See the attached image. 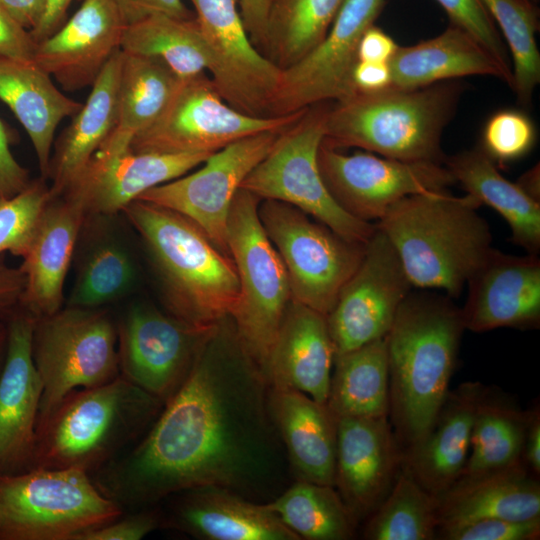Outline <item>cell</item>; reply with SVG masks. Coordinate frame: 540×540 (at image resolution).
<instances>
[{
    "label": "cell",
    "mask_w": 540,
    "mask_h": 540,
    "mask_svg": "<svg viewBox=\"0 0 540 540\" xmlns=\"http://www.w3.org/2000/svg\"><path fill=\"white\" fill-rule=\"evenodd\" d=\"M35 49L30 31L0 8V57L33 60Z\"/></svg>",
    "instance_id": "cell-50"
},
{
    "label": "cell",
    "mask_w": 540,
    "mask_h": 540,
    "mask_svg": "<svg viewBox=\"0 0 540 540\" xmlns=\"http://www.w3.org/2000/svg\"><path fill=\"white\" fill-rule=\"evenodd\" d=\"M32 357L43 387L37 430L73 391L120 375L116 322L102 307L67 306L36 318Z\"/></svg>",
    "instance_id": "cell-9"
},
{
    "label": "cell",
    "mask_w": 540,
    "mask_h": 540,
    "mask_svg": "<svg viewBox=\"0 0 540 540\" xmlns=\"http://www.w3.org/2000/svg\"><path fill=\"white\" fill-rule=\"evenodd\" d=\"M30 182L29 171L15 159L9 133L0 119V198L16 195Z\"/></svg>",
    "instance_id": "cell-49"
},
{
    "label": "cell",
    "mask_w": 540,
    "mask_h": 540,
    "mask_svg": "<svg viewBox=\"0 0 540 540\" xmlns=\"http://www.w3.org/2000/svg\"><path fill=\"white\" fill-rule=\"evenodd\" d=\"M384 5L385 0H344L323 40L298 62L281 70L268 115H288L354 95L359 41Z\"/></svg>",
    "instance_id": "cell-14"
},
{
    "label": "cell",
    "mask_w": 540,
    "mask_h": 540,
    "mask_svg": "<svg viewBox=\"0 0 540 540\" xmlns=\"http://www.w3.org/2000/svg\"><path fill=\"white\" fill-rule=\"evenodd\" d=\"M461 308L465 329H535L540 324V259L491 248L468 278Z\"/></svg>",
    "instance_id": "cell-20"
},
{
    "label": "cell",
    "mask_w": 540,
    "mask_h": 540,
    "mask_svg": "<svg viewBox=\"0 0 540 540\" xmlns=\"http://www.w3.org/2000/svg\"><path fill=\"white\" fill-rule=\"evenodd\" d=\"M438 526L481 518H540V483L524 464L460 477L437 498Z\"/></svg>",
    "instance_id": "cell-30"
},
{
    "label": "cell",
    "mask_w": 540,
    "mask_h": 540,
    "mask_svg": "<svg viewBox=\"0 0 540 540\" xmlns=\"http://www.w3.org/2000/svg\"><path fill=\"white\" fill-rule=\"evenodd\" d=\"M279 133L266 131L239 139L211 154L197 171L153 187L138 199L189 218L230 256L226 234L233 198Z\"/></svg>",
    "instance_id": "cell-16"
},
{
    "label": "cell",
    "mask_w": 540,
    "mask_h": 540,
    "mask_svg": "<svg viewBox=\"0 0 540 540\" xmlns=\"http://www.w3.org/2000/svg\"><path fill=\"white\" fill-rule=\"evenodd\" d=\"M398 45L383 30L370 26L361 36L358 44V61L388 63Z\"/></svg>",
    "instance_id": "cell-52"
},
{
    "label": "cell",
    "mask_w": 540,
    "mask_h": 540,
    "mask_svg": "<svg viewBox=\"0 0 540 540\" xmlns=\"http://www.w3.org/2000/svg\"><path fill=\"white\" fill-rule=\"evenodd\" d=\"M135 281L128 250L114 238L102 239L83 257L67 306L101 308L125 297Z\"/></svg>",
    "instance_id": "cell-41"
},
{
    "label": "cell",
    "mask_w": 540,
    "mask_h": 540,
    "mask_svg": "<svg viewBox=\"0 0 540 540\" xmlns=\"http://www.w3.org/2000/svg\"><path fill=\"white\" fill-rule=\"evenodd\" d=\"M412 287L394 247L376 226L326 316L335 355L385 337Z\"/></svg>",
    "instance_id": "cell-17"
},
{
    "label": "cell",
    "mask_w": 540,
    "mask_h": 540,
    "mask_svg": "<svg viewBox=\"0 0 540 540\" xmlns=\"http://www.w3.org/2000/svg\"><path fill=\"white\" fill-rule=\"evenodd\" d=\"M480 206L467 193L422 192L394 203L375 224L394 247L413 287L457 298L492 248Z\"/></svg>",
    "instance_id": "cell-4"
},
{
    "label": "cell",
    "mask_w": 540,
    "mask_h": 540,
    "mask_svg": "<svg viewBox=\"0 0 540 540\" xmlns=\"http://www.w3.org/2000/svg\"><path fill=\"white\" fill-rule=\"evenodd\" d=\"M260 202L238 189L226 240L239 282V297L229 318L240 346L263 372L291 292L285 266L260 222Z\"/></svg>",
    "instance_id": "cell-8"
},
{
    "label": "cell",
    "mask_w": 540,
    "mask_h": 540,
    "mask_svg": "<svg viewBox=\"0 0 540 540\" xmlns=\"http://www.w3.org/2000/svg\"><path fill=\"white\" fill-rule=\"evenodd\" d=\"M123 514L79 468L0 474V540H74Z\"/></svg>",
    "instance_id": "cell-7"
},
{
    "label": "cell",
    "mask_w": 540,
    "mask_h": 540,
    "mask_svg": "<svg viewBox=\"0 0 540 540\" xmlns=\"http://www.w3.org/2000/svg\"><path fill=\"white\" fill-rule=\"evenodd\" d=\"M523 463L535 476L540 474V413L539 407L529 410L523 446Z\"/></svg>",
    "instance_id": "cell-55"
},
{
    "label": "cell",
    "mask_w": 540,
    "mask_h": 540,
    "mask_svg": "<svg viewBox=\"0 0 540 540\" xmlns=\"http://www.w3.org/2000/svg\"><path fill=\"white\" fill-rule=\"evenodd\" d=\"M210 155L95 152L82 173L61 194L79 200L87 217L113 216L147 190L187 174Z\"/></svg>",
    "instance_id": "cell-23"
},
{
    "label": "cell",
    "mask_w": 540,
    "mask_h": 540,
    "mask_svg": "<svg viewBox=\"0 0 540 540\" xmlns=\"http://www.w3.org/2000/svg\"><path fill=\"white\" fill-rule=\"evenodd\" d=\"M265 504L300 539L349 540L359 525L330 485L294 480Z\"/></svg>",
    "instance_id": "cell-38"
},
{
    "label": "cell",
    "mask_w": 540,
    "mask_h": 540,
    "mask_svg": "<svg viewBox=\"0 0 540 540\" xmlns=\"http://www.w3.org/2000/svg\"><path fill=\"white\" fill-rule=\"evenodd\" d=\"M536 141L531 119L518 110H501L487 121L480 148L495 163L515 161L527 155Z\"/></svg>",
    "instance_id": "cell-44"
},
{
    "label": "cell",
    "mask_w": 540,
    "mask_h": 540,
    "mask_svg": "<svg viewBox=\"0 0 540 540\" xmlns=\"http://www.w3.org/2000/svg\"><path fill=\"white\" fill-rule=\"evenodd\" d=\"M210 55L211 80L234 109L269 116L281 70L251 42L238 0H190Z\"/></svg>",
    "instance_id": "cell-18"
},
{
    "label": "cell",
    "mask_w": 540,
    "mask_h": 540,
    "mask_svg": "<svg viewBox=\"0 0 540 540\" xmlns=\"http://www.w3.org/2000/svg\"><path fill=\"white\" fill-rule=\"evenodd\" d=\"M390 87L411 89L453 78L486 75L512 87V70L479 41L450 23L444 32L412 46L399 47L388 62Z\"/></svg>",
    "instance_id": "cell-29"
},
{
    "label": "cell",
    "mask_w": 540,
    "mask_h": 540,
    "mask_svg": "<svg viewBox=\"0 0 540 540\" xmlns=\"http://www.w3.org/2000/svg\"><path fill=\"white\" fill-rule=\"evenodd\" d=\"M51 199L43 177L31 180L14 196L0 198V254L10 252L21 258L26 254Z\"/></svg>",
    "instance_id": "cell-43"
},
{
    "label": "cell",
    "mask_w": 540,
    "mask_h": 540,
    "mask_svg": "<svg viewBox=\"0 0 540 540\" xmlns=\"http://www.w3.org/2000/svg\"><path fill=\"white\" fill-rule=\"evenodd\" d=\"M496 21L513 61L512 89L518 101L527 105L540 82V53L536 42L539 28L537 5L522 0H480Z\"/></svg>",
    "instance_id": "cell-42"
},
{
    "label": "cell",
    "mask_w": 540,
    "mask_h": 540,
    "mask_svg": "<svg viewBox=\"0 0 540 540\" xmlns=\"http://www.w3.org/2000/svg\"><path fill=\"white\" fill-rule=\"evenodd\" d=\"M308 109V108H307ZM307 109L283 116H251L231 107L206 73L180 79L157 119L137 134L135 153H209L266 131L281 132Z\"/></svg>",
    "instance_id": "cell-12"
},
{
    "label": "cell",
    "mask_w": 540,
    "mask_h": 540,
    "mask_svg": "<svg viewBox=\"0 0 540 540\" xmlns=\"http://www.w3.org/2000/svg\"><path fill=\"white\" fill-rule=\"evenodd\" d=\"M528 415L529 411L486 388L476 409L469 455L460 477L480 476L524 464Z\"/></svg>",
    "instance_id": "cell-36"
},
{
    "label": "cell",
    "mask_w": 540,
    "mask_h": 540,
    "mask_svg": "<svg viewBox=\"0 0 540 540\" xmlns=\"http://www.w3.org/2000/svg\"><path fill=\"white\" fill-rule=\"evenodd\" d=\"M122 51L118 50L91 86L90 94L58 137L48 178L52 197L77 179L113 130L117 117Z\"/></svg>",
    "instance_id": "cell-32"
},
{
    "label": "cell",
    "mask_w": 540,
    "mask_h": 540,
    "mask_svg": "<svg viewBox=\"0 0 540 540\" xmlns=\"http://www.w3.org/2000/svg\"><path fill=\"white\" fill-rule=\"evenodd\" d=\"M326 405L336 418L380 417L389 413L386 338L334 356Z\"/></svg>",
    "instance_id": "cell-35"
},
{
    "label": "cell",
    "mask_w": 540,
    "mask_h": 540,
    "mask_svg": "<svg viewBox=\"0 0 540 540\" xmlns=\"http://www.w3.org/2000/svg\"><path fill=\"white\" fill-rule=\"evenodd\" d=\"M46 0H0V8L31 31L39 23Z\"/></svg>",
    "instance_id": "cell-56"
},
{
    "label": "cell",
    "mask_w": 540,
    "mask_h": 540,
    "mask_svg": "<svg viewBox=\"0 0 540 540\" xmlns=\"http://www.w3.org/2000/svg\"><path fill=\"white\" fill-rule=\"evenodd\" d=\"M516 183L530 198L540 202L539 164L523 173Z\"/></svg>",
    "instance_id": "cell-57"
},
{
    "label": "cell",
    "mask_w": 540,
    "mask_h": 540,
    "mask_svg": "<svg viewBox=\"0 0 540 540\" xmlns=\"http://www.w3.org/2000/svg\"><path fill=\"white\" fill-rule=\"evenodd\" d=\"M25 275L20 267H12L0 254V323H6L20 308L25 291Z\"/></svg>",
    "instance_id": "cell-51"
},
{
    "label": "cell",
    "mask_w": 540,
    "mask_h": 540,
    "mask_svg": "<svg viewBox=\"0 0 540 540\" xmlns=\"http://www.w3.org/2000/svg\"><path fill=\"white\" fill-rule=\"evenodd\" d=\"M132 512L82 532L74 540H140L162 526V514L158 506Z\"/></svg>",
    "instance_id": "cell-47"
},
{
    "label": "cell",
    "mask_w": 540,
    "mask_h": 540,
    "mask_svg": "<svg viewBox=\"0 0 540 540\" xmlns=\"http://www.w3.org/2000/svg\"><path fill=\"white\" fill-rule=\"evenodd\" d=\"M334 356L326 316L290 300L263 373L270 388L299 391L326 404Z\"/></svg>",
    "instance_id": "cell-25"
},
{
    "label": "cell",
    "mask_w": 540,
    "mask_h": 540,
    "mask_svg": "<svg viewBox=\"0 0 540 540\" xmlns=\"http://www.w3.org/2000/svg\"><path fill=\"white\" fill-rule=\"evenodd\" d=\"M124 27L113 0H83L60 28L36 44L33 60L65 91L92 86L120 50Z\"/></svg>",
    "instance_id": "cell-22"
},
{
    "label": "cell",
    "mask_w": 540,
    "mask_h": 540,
    "mask_svg": "<svg viewBox=\"0 0 540 540\" xmlns=\"http://www.w3.org/2000/svg\"><path fill=\"white\" fill-rule=\"evenodd\" d=\"M122 213L149 254L166 312L198 327L230 316L239 297L236 267L197 224L140 199Z\"/></svg>",
    "instance_id": "cell-3"
},
{
    "label": "cell",
    "mask_w": 540,
    "mask_h": 540,
    "mask_svg": "<svg viewBox=\"0 0 540 540\" xmlns=\"http://www.w3.org/2000/svg\"><path fill=\"white\" fill-rule=\"evenodd\" d=\"M164 403L121 375L67 395L36 430L34 468L90 475L134 446Z\"/></svg>",
    "instance_id": "cell-6"
},
{
    "label": "cell",
    "mask_w": 540,
    "mask_h": 540,
    "mask_svg": "<svg viewBox=\"0 0 540 540\" xmlns=\"http://www.w3.org/2000/svg\"><path fill=\"white\" fill-rule=\"evenodd\" d=\"M318 166L338 205L351 216L370 223L378 221L390 206L406 196L447 190L456 183L441 163L407 162L368 152L344 154L323 142Z\"/></svg>",
    "instance_id": "cell-15"
},
{
    "label": "cell",
    "mask_w": 540,
    "mask_h": 540,
    "mask_svg": "<svg viewBox=\"0 0 540 540\" xmlns=\"http://www.w3.org/2000/svg\"><path fill=\"white\" fill-rule=\"evenodd\" d=\"M444 165L467 194L503 217L514 244L528 254H539L540 202L502 176L496 163L480 147L446 156Z\"/></svg>",
    "instance_id": "cell-33"
},
{
    "label": "cell",
    "mask_w": 540,
    "mask_h": 540,
    "mask_svg": "<svg viewBox=\"0 0 540 540\" xmlns=\"http://www.w3.org/2000/svg\"><path fill=\"white\" fill-rule=\"evenodd\" d=\"M113 2L125 26L157 14L181 19L195 17V13L190 11L182 0H113Z\"/></svg>",
    "instance_id": "cell-48"
},
{
    "label": "cell",
    "mask_w": 540,
    "mask_h": 540,
    "mask_svg": "<svg viewBox=\"0 0 540 540\" xmlns=\"http://www.w3.org/2000/svg\"><path fill=\"white\" fill-rule=\"evenodd\" d=\"M35 319L20 308L7 321V349L0 372V474L34 468L43 390L32 357Z\"/></svg>",
    "instance_id": "cell-21"
},
{
    "label": "cell",
    "mask_w": 540,
    "mask_h": 540,
    "mask_svg": "<svg viewBox=\"0 0 540 540\" xmlns=\"http://www.w3.org/2000/svg\"><path fill=\"white\" fill-rule=\"evenodd\" d=\"M162 526L203 540H301L266 506L222 488L186 490L167 499ZM164 500V501H165Z\"/></svg>",
    "instance_id": "cell-24"
},
{
    "label": "cell",
    "mask_w": 540,
    "mask_h": 540,
    "mask_svg": "<svg viewBox=\"0 0 540 540\" xmlns=\"http://www.w3.org/2000/svg\"><path fill=\"white\" fill-rule=\"evenodd\" d=\"M328 106V102H323L309 107L300 119L281 131L269 153L240 188L261 201L292 205L345 239L366 243L376 224L344 211L330 194L319 170L318 151L324 138Z\"/></svg>",
    "instance_id": "cell-10"
},
{
    "label": "cell",
    "mask_w": 540,
    "mask_h": 540,
    "mask_svg": "<svg viewBox=\"0 0 540 540\" xmlns=\"http://www.w3.org/2000/svg\"><path fill=\"white\" fill-rule=\"evenodd\" d=\"M401 461L388 416L337 418L334 487L358 524L386 498Z\"/></svg>",
    "instance_id": "cell-19"
},
{
    "label": "cell",
    "mask_w": 540,
    "mask_h": 540,
    "mask_svg": "<svg viewBox=\"0 0 540 540\" xmlns=\"http://www.w3.org/2000/svg\"><path fill=\"white\" fill-rule=\"evenodd\" d=\"M0 100L28 134L41 177L47 179L57 126L64 118L72 117L82 103L63 94L34 60L1 57Z\"/></svg>",
    "instance_id": "cell-31"
},
{
    "label": "cell",
    "mask_w": 540,
    "mask_h": 540,
    "mask_svg": "<svg viewBox=\"0 0 540 540\" xmlns=\"http://www.w3.org/2000/svg\"><path fill=\"white\" fill-rule=\"evenodd\" d=\"M258 215L288 275L291 300L325 316L358 267L366 243L349 241L298 208L262 200Z\"/></svg>",
    "instance_id": "cell-11"
},
{
    "label": "cell",
    "mask_w": 540,
    "mask_h": 540,
    "mask_svg": "<svg viewBox=\"0 0 540 540\" xmlns=\"http://www.w3.org/2000/svg\"><path fill=\"white\" fill-rule=\"evenodd\" d=\"M120 50L163 61L180 79L209 72V51L196 18L157 14L124 27Z\"/></svg>",
    "instance_id": "cell-37"
},
{
    "label": "cell",
    "mask_w": 540,
    "mask_h": 540,
    "mask_svg": "<svg viewBox=\"0 0 540 540\" xmlns=\"http://www.w3.org/2000/svg\"><path fill=\"white\" fill-rule=\"evenodd\" d=\"M353 83L357 92H377L390 87L388 63L358 61L353 71Z\"/></svg>",
    "instance_id": "cell-53"
},
{
    "label": "cell",
    "mask_w": 540,
    "mask_h": 540,
    "mask_svg": "<svg viewBox=\"0 0 540 540\" xmlns=\"http://www.w3.org/2000/svg\"><path fill=\"white\" fill-rule=\"evenodd\" d=\"M528 4H532V5H537L538 4V0H522Z\"/></svg>",
    "instance_id": "cell-59"
},
{
    "label": "cell",
    "mask_w": 540,
    "mask_h": 540,
    "mask_svg": "<svg viewBox=\"0 0 540 540\" xmlns=\"http://www.w3.org/2000/svg\"><path fill=\"white\" fill-rule=\"evenodd\" d=\"M218 325L193 326L152 305H132L116 324L120 375L165 404Z\"/></svg>",
    "instance_id": "cell-13"
},
{
    "label": "cell",
    "mask_w": 540,
    "mask_h": 540,
    "mask_svg": "<svg viewBox=\"0 0 540 540\" xmlns=\"http://www.w3.org/2000/svg\"><path fill=\"white\" fill-rule=\"evenodd\" d=\"M363 523L366 540H434L437 499L401 469L386 498Z\"/></svg>",
    "instance_id": "cell-40"
},
{
    "label": "cell",
    "mask_w": 540,
    "mask_h": 540,
    "mask_svg": "<svg viewBox=\"0 0 540 540\" xmlns=\"http://www.w3.org/2000/svg\"><path fill=\"white\" fill-rule=\"evenodd\" d=\"M86 217L82 203L70 195L48 203L20 266L26 280L22 308L35 318L62 308L65 278Z\"/></svg>",
    "instance_id": "cell-26"
},
{
    "label": "cell",
    "mask_w": 540,
    "mask_h": 540,
    "mask_svg": "<svg viewBox=\"0 0 540 540\" xmlns=\"http://www.w3.org/2000/svg\"><path fill=\"white\" fill-rule=\"evenodd\" d=\"M540 536V518L513 521L481 518L440 525L436 539L441 540H536Z\"/></svg>",
    "instance_id": "cell-46"
},
{
    "label": "cell",
    "mask_w": 540,
    "mask_h": 540,
    "mask_svg": "<svg viewBox=\"0 0 540 540\" xmlns=\"http://www.w3.org/2000/svg\"><path fill=\"white\" fill-rule=\"evenodd\" d=\"M452 24L464 29L479 41L501 64L511 69L503 39L495 22L480 0H436Z\"/></svg>",
    "instance_id": "cell-45"
},
{
    "label": "cell",
    "mask_w": 540,
    "mask_h": 540,
    "mask_svg": "<svg viewBox=\"0 0 540 540\" xmlns=\"http://www.w3.org/2000/svg\"><path fill=\"white\" fill-rule=\"evenodd\" d=\"M448 295L410 291L385 336L389 413L402 456L431 429L449 392L465 329Z\"/></svg>",
    "instance_id": "cell-2"
},
{
    "label": "cell",
    "mask_w": 540,
    "mask_h": 540,
    "mask_svg": "<svg viewBox=\"0 0 540 540\" xmlns=\"http://www.w3.org/2000/svg\"><path fill=\"white\" fill-rule=\"evenodd\" d=\"M486 388L470 381L449 391L429 432L402 456L401 469L436 499L462 474L476 409Z\"/></svg>",
    "instance_id": "cell-27"
},
{
    "label": "cell",
    "mask_w": 540,
    "mask_h": 540,
    "mask_svg": "<svg viewBox=\"0 0 540 540\" xmlns=\"http://www.w3.org/2000/svg\"><path fill=\"white\" fill-rule=\"evenodd\" d=\"M344 0H271L263 55L286 69L319 44Z\"/></svg>",
    "instance_id": "cell-39"
},
{
    "label": "cell",
    "mask_w": 540,
    "mask_h": 540,
    "mask_svg": "<svg viewBox=\"0 0 540 540\" xmlns=\"http://www.w3.org/2000/svg\"><path fill=\"white\" fill-rule=\"evenodd\" d=\"M461 92L458 82L444 81L419 88L356 92L329 104L322 142L401 161L444 164L441 136Z\"/></svg>",
    "instance_id": "cell-5"
},
{
    "label": "cell",
    "mask_w": 540,
    "mask_h": 540,
    "mask_svg": "<svg viewBox=\"0 0 540 540\" xmlns=\"http://www.w3.org/2000/svg\"><path fill=\"white\" fill-rule=\"evenodd\" d=\"M74 0H46L39 23L30 34L36 44L53 34L67 20V11Z\"/></svg>",
    "instance_id": "cell-54"
},
{
    "label": "cell",
    "mask_w": 540,
    "mask_h": 540,
    "mask_svg": "<svg viewBox=\"0 0 540 540\" xmlns=\"http://www.w3.org/2000/svg\"><path fill=\"white\" fill-rule=\"evenodd\" d=\"M269 409L293 479L334 486L337 418L295 390L269 389Z\"/></svg>",
    "instance_id": "cell-28"
},
{
    "label": "cell",
    "mask_w": 540,
    "mask_h": 540,
    "mask_svg": "<svg viewBox=\"0 0 540 540\" xmlns=\"http://www.w3.org/2000/svg\"><path fill=\"white\" fill-rule=\"evenodd\" d=\"M227 319L143 437L91 476L124 511L204 487L267 503L290 484L270 387Z\"/></svg>",
    "instance_id": "cell-1"
},
{
    "label": "cell",
    "mask_w": 540,
    "mask_h": 540,
    "mask_svg": "<svg viewBox=\"0 0 540 540\" xmlns=\"http://www.w3.org/2000/svg\"><path fill=\"white\" fill-rule=\"evenodd\" d=\"M7 349V322L0 323V372L2 370Z\"/></svg>",
    "instance_id": "cell-58"
},
{
    "label": "cell",
    "mask_w": 540,
    "mask_h": 540,
    "mask_svg": "<svg viewBox=\"0 0 540 540\" xmlns=\"http://www.w3.org/2000/svg\"><path fill=\"white\" fill-rule=\"evenodd\" d=\"M179 81L160 59L122 51L116 123L96 152L118 155L129 151L133 138L161 114Z\"/></svg>",
    "instance_id": "cell-34"
}]
</instances>
